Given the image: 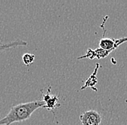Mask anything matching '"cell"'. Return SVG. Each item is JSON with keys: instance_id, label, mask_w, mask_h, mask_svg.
Masks as SVG:
<instances>
[{"instance_id": "obj_1", "label": "cell", "mask_w": 127, "mask_h": 125, "mask_svg": "<svg viewBox=\"0 0 127 125\" xmlns=\"http://www.w3.org/2000/svg\"><path fill=\"white\" fill-rule=\"evenodd\" d=\"M46 103L43 100L20 103L12 106L8 114L0 119V125H11L15 122H21L30 119L34 111L40 108H44Z\"/></svg>"}, {"instance_id": "obj_2", "label": "cell", "mask_w": 127, "mask_h": 125, "mask_svg": "<svg viewBox=\"0 0 127 125\" xmlns=\"http://www.w3.org/2000/svg\"><path fill=\"white\" fill-rule=\"evenodd\" d=\"M82 125H100L102 117L95 110H87L79 116Z\"/></svg>"}, {"instance_id": "obj_3", "label": "cell", "mask_w": 127, "mask_h": 125, "mask_svg": "<svg viewBox=\"0 0 127 125\" xmlns=\"http://www.w3.org/2000/svg\"><path fill=\"white\" fill-rule=\"evenodd\" d=\"M42 100L46 103L44 109H47L48 110H54L56 108L59 107V98L55 95L51 94V87L48 88L46 93L43 95Z\"/></svg>"}, {"instance_id": "obj_4", "label": "cell", "mask_w": 127, "mask_h": 125, "mask_svg": "<svg viewBox=\"0 0 127 125\" xmlns=\"http://www.w3.org/2000/svg\"><path fill=\"white\" fill-rule=\"evenodd\" d=\"M28 43L25 41H23L21 39H17L15 41L9 42L7 43H0V54L8 49L12 48H15L17 46H27Z\"/></svg>"}, {"instance_id": "obj_5", "label": "cell", "mask_w": 127, "mask_h": 125, "mask_svg": "<svg viewBox=\"0 0 127 125\" xmlns=\"http://www.w3.org/2000/svg\"><path fill=\"white\" fill-rule=\"evenodd\" d=\"M115 43L116 39H113L110 38H102L99 41L100 48L107 51H113L115 50Z\"/></svg>"}, {"instance_id": "obj_6", "label": "cell", "mask_w": 127, "mask_h": 125, "mask_svg": "<svg viewBox=\"0 0 127 125\" xmlns=\"http://www.w3.org/2000/svg\"><path fill=\"white\" fill-rule=\"evenodd\" d=\"M98 67H99V64H97L95 72H93V75H91V76H90V78L86 80L85 85L81 87V89H82H82L86 88V87H93L95 85V84L97 83V77H96V75H96V73H97V68H98Z\"/></svg>"}, {"instance_id": "obj_7", "label": "cell", "mask_w": 127, "mask_h": 125, "mask_svg": "<svg viewBox=\"0 0 127 125\" xmlns=\"http://www.w3.org/2000/svg\"><path fill=\"white\" fill-rule=\"evenodd\" d=\"M95 51L96 58L98 59H104V58L107 57L112 52V51H107V50L103 49L101 48H96L95 50Z\"/></svg>"}, {"instance_id": "obj_8", "label": "cell", "mask_w": 127, "mask_h": 125, "mask_svg": "<svg viewBox=\"0 0 127 125\" xmlns=\"http://www.w3.org/2000/svg\"><path fill=\"white\" fill-rule=\"evenodd\" d=\"M35 56L32 54H29V53L25 54L23 56V62L24 64L26 66H29L32 64V62L35 61Z\"/></svg>"}, {"instance_id": "obj_9", "label": "cell", "mask_w": 127, "mask_h": 125, "mask_svg": "<svg viewBox=\"0 0 127 125\" xmlns=\"http://www.w3.org/2000/svg\"><path fill=\"white\" fill-rule=\"evenodd\" d=\"M85 58H87V59H94L95 58H96L95 50H93L92 48H88L84 56H79L77 59H85Z\"/></svg>"}]
</instances>
